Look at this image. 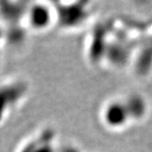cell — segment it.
I'll return each instance as SVG.
<instances>
[{
  "mask_svg": "<svg viewBox=\"0 0 152 152\" xmlns=\"http://www.w3.org/2000/svg\"><path fill=\"white\" fill-rule=\"evenodd\" d=\"M56 11V28L64 32H77L87 28L94 18L90 1L53 2Z\"/></svg>",
  "mask_w": 152,
  "mask_h": 152,
  "instance_id": "1",
  "label": "cell"
},
{
  "mask_svg": "<svg viewBox=\"0 0 152 152\" xmlns=\"http://www.w3.org/2000/svg\"><path fill=\"white\" fill-rule=\"evenodd\" d=\"M29 93V84L23 78L9 77L0 81V126L23 105Z\"/></svg>",
  "mask_w": 152,
  "mask_h": 152,
  "instance_id": "2",
  "label": "cell"
},
{
  "mask_svg": "<svg viewBox=\"0 0 152 152\" xmlns=\"http://www.w3.org/2000/svg\"><path fill=\"white\" fill-rule=\"evenodd\" d=\"M28 2L0 1V26L7 35V42L22 39L27 29L25 28V13Z\"/></svg>",
  "mask_w": 152,
  "mask_h": 152,
  "instance_id": "3",
  "label": "cell"
},
{
  "mask_svg": "<svg viewBox=\"0 0 152 152\" xmlns=\"http://www.w3.org/2000/svg\"><path fill=\"white\" fill-rule=\"evenodd\" d=\"M24 23L27 31L35 34L46 33L56 28V11L53 2H28Z\"/></svg>",
  "mask_w": 152,
  "mask_h": 152,
  "instance_id": "4",
  "label": "cell"
},
{
  "mask_svg": "<svg viewBox=\"0 0 152 152\" xmlns=\"http://www.w3.org/2000/svg\"><path fill=\"white\" fill-rule=\"evenodd\" d=\"M99 121L106 130L114 133L122 132L132 125L123 97H113L104 101L99 110Z\"/></svg>",
  "mask_w": 152,
  "mask_h": 152,
  "instance_id": "5",
  "label": "cell"
},
{
  "mask_svg": "<svg viewBox=\"0 0 152 152\" xmlns=\"http://www.w3.org/2000/svg\"><path fill=\"white\" fill-rule=\"evenodd\" d=\"M57 134L50 127H44L18 146L16 152H58Z\"/></svg>",
  "mask_w": 152,
  "mask_h": 152,
  "instance_id": "6",
  "label": "cell"
},
{
  "mask_svg": "<svg viewBox=\"0 0 152 152\" xmlns=\"http://www.w3.org/2000/svg\"><path fill=\"white\" fill-rule=\"evenodd\" d=\"M123 98L126 104L132 124L144 120L148 112V104L145 97L137 93H131L123 96Z\"/></svg>",
  "mask_w": 152,
  "mask_h": 152,
  "instance_id": "7",
  "label": "cell"
},
{
  "mask_svg": "<svg viewBox=\"0 0 152 152\" xmlns=\"http://www.w3.org/2000/svg\"><path fill=\"white\" fill-rule=\"evenodd\" d=\"M58 152H83V148L72 142L59 144Z\"/></svg>",
  "mask_w": 152,
  "mask_h": 152,
  "instance_id": "8",
  "label": "cell"
},
{
  "mask_svg": "<svg viewBox=\"0 0 152 152\" xmlns=\"http://www.w3.org/2000/svg\"><path fill=\"white\" fill-rule=\"evenodd\" d=\"M6 43H7L6 32L4 28L0 26V65H1L2 57H3V50H4V46L6 45Z\"/></svg>",
  "mask_w": 152,
  "mask_h": 152,
  "instance_id": "9",
  "label": "cell"
}]
</instances>
